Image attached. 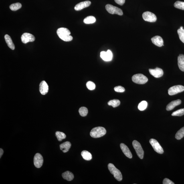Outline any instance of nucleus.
I'll use <instances>...</instances> for the list:
<instances>
[{
  "instance_id": "obj_14",
  "label": "nucleus",
  "mask_w": 184,
  "mask_h": 184,
  "mask_svg": "<svg viewBox=\"0 0 184 184\" xmlns=\"http://www.w3.org/2000/svg\"><path fill=\"white\" fill-rule=\"evenodd\" d=\"M91 4V2L90 1H86L79 3L75 6L74 9L76 11H80L83 9L87 7Z\"/></svg>"
},
{
  "instance_id": "obj_12",
  "label": "nucleus",
  "mask_w": 184,
  "mask_h": 184,
  "mask_svg": "<svg viewBox=\"0 0 184 184\" xmlns=\"http://www.w3.org/2000/svg\"><path fill=\"white\" fill-rule=\"evenodd\" d=\"M150 74L156 78H159L163 76V70L161 68H157L155 69H149Z\"/></svg>"
},
{
  "instance_id": "obj_23",
  "label": "nucleus",
  "mask_w": 184,
  "mask_h": 184,
  "mask_svg": "<svg viewBox=\"0 0 184 184\" xmlns=\"http://www.w3.org/2000/svg\"><path fill=\"white\" fill-rule=\"evenodd\" d=\"M81 155L83 159L87 161H90L92 159V154L90 152L84 150L81 152Z\"/></svg>"
},
{
  "instance_id": "obj_21",
  "label": "nucleus",
  "mask_w": 184,
  "mask_h": 184,
  "mask_svg": "<svg viewBox=\"0 0 184 184\" xmlns=\"http://www.w3.org/2000/svg\"><path fill=\"white\" fill-rule=\"evenodd\" d=\"M5 39L8 46L12 50H14L15 49V45L14 44L10 37L9 35H6L5 36Z\"/></svg>"
},
{
  "instance_id": "obj_17",
  "label": "nucleus",
  "mask_w": 184,
  "mask_h": 184,
  "mask_svg": "<svg viewBox=\"0 0 184 184\" xmlns=\"http://www.w3.org/2000/svg\"><path fill=\"white\" fill-rule=\"evenodd\" d=\"M151 40L152 43L158 47H161L163 45V40L162 37L159 36H156L152 37Z\"/></svg>"
},
{
  "instance_id": "obj_39",
  "label": "nucleus",
  "mask_w": 184,
  "mask_h": 184,
  "mask_svg": "<svg viewBox=\"0 0 184 184\" xmlns=\"http://www.w3.org/2000/svg\"><path fill=\"white\" fill-rule=\"evenodd\" d=\"M181 28V29H183V26H181V28Z\"/></svg>"
},
{
  "instance_id": "obj_2",
  "label": "nucleus",
  "mask_w": 184,
  "mask_h": 184,
  "mask_svg": "<svg viewBox=\"0 0 184 184\" xmlns=\"http://www.w3.org/2000/svg\"><path fill=\"white\" fill-rule=\"evenodd\" d=\"M106 130L104 128L98 126L93 128L90 132L91 137L98 138L104 136L106 133Z\"/></svg>"
},
{
  "instance_id": "obj_31",
  "label": "nucleus",
  "mask_w": 184,
  "mask_h": 184,
  "mask_svg": "<svg viewBox=\"0 0 184 184\" xmlns=\"http://www.w3.org/2000/svg\"><path fill=\"white\" fill-rule=\"evenodd\" d=\"M174 6L177 9L184 10V2L177 1L175 3Z\"/></svg>"
},
{
  "instance_id": "obj_29",
  "label": "nucleus",
  "mask_w": 184,
  "mask_h": 184,
  "mask_svg": "<svg viewBox=\"0 0 184 184\" xmlns=\"http://www.w3.org/2000/svg\"><path fill=\"white\" fill-rule=\"evenodd\" d=\"M147 106V103L146 101H143L140 102L138 106V108L140 111L145 110Z\"/></svg>"
},
{
  "instance_id": "obj_24",
  "label": "nucleus",
  "mask_w": 184,
  "mask_h": 184,
  "mask_svg": "<svg viewBox=\"0 0 184 184\" xmlns=\"http://www.w3.org/2000/svg\"><path fill=\"white\" fill-rule=\"evenodd\" d=\"M96 19L95 17L92 16L87 17L84 20V22L86 24L94 23L95 22Z\"/></svg>"
},
{
  "instance_id": "obj_13",
  "label": "nucleus",
  "mask_w": 184,
  "mask_h": 184,
  "mask_svg": "<svg viewBox=\"0 0 184 184\" xmlns=\"http://www.w3.org/2000/svg\"><path fill=\"white\" fill-rule=\"evenodd\" d=\"M100 57L104 61H110L112 59V53L110 50H108L106 52L102 51L101 52Z\"/></svg>"
},
{
  "instance_id": "obj_37",
  "label": "nucleus",
  "mask_w": 184,
  "mask_h": 184,
  "mask_svg": "<svg viewBox=\"0 0 184 184\" xmlns=\"http://www.w3.org/2000/svg\"><path fill=\"white\" fill-rule=\"evenodd\" d=\"M115 2L118 4L122 6L125 2V0H114Z\"/></svg>"
},
{
  "instance_id": "obj_7",
  "label": "nucleus",
  "mask_w": 184,
  "mask_h": 184,
  "mask_svg": "<svg viewBox=\"0 0 184 184\" xmlns=\"http://www.w3.org/2000/svg\"><path fill=\"white\" fill-rule=\"evenodd\" d=\"M142 17L144 20L150 22H155L157 19L156 15L149 11L144 12L142 14Z\"/></svg>"
},
{
  "instance_id": "obj_10",
  "label": "nucleus",
  "mask_w": 184,
  "mask_h": 184,
  "mask_svg": "<svg viewBox=\"0 0 184 184\" xmlns=\"http://www.w3.org/2000/svg\"><path fill=\"white\" fill-rule=\"evenodd\" d=\"M33 163L35 167L37 168H40L43 165V159L40 153H37L35 155L33 159Z\"/></svg>"
},
{
  "instance_id": "obj_30",
  "label": "nucleus",
  "mask_w": 184,
  "mask_h": 184,
  "mask_svg": "<svg viewBox=\"0 0 184 184\" xmlns=\"http://www.w3.org/2000/svg\"><path fill=\"white\" fill-rule=\"evenodd\" d=\"M79 112L80 115L82 117L86 116L88 114L87 108L85 107H81L79 110Z\"/></svg>"
},
{
  "instance_id": "obj_38",
  "label": "nucleus",
  "mask_w": 184,
  "mask_h": 184,
  "mask_svg": "<svg viewBox=\"0 0 184 184\" xmlns=\"http://www.w3.org/2000/svg\"><path fill=\"white\" fill-rule=\"evenodd\" d=\"M3 151L2 149L1 148L0 149V158H1L2 156L3 155Z\"/></svg>"
},
{
  "instance_id": "obj_4",
  "label": "nucleus",
  "mask_w": 184,
  "mask_h": 184,
  "mask_svg": "<svg viewBox=\"0 0 184 184\" xmlns=\"http://www.w3.org/2000/svg\"><path fill=\"white\" fill-rule=\"evenodd\" d=\"M132 80L133 82L136 84H143L147 82L148 79L147 77L143 74H137L133 76Z\"/></svg>"
},
{
  "instance_id": "obj_25",
  "label": "nucleus",
  "mask_w": 184,
  "mask_h": 184,
  "mask_svg": "<svg viewBox=\"0 0 184 184\" xmlns=\"http://www.w3.org/2000/svg\"><path fill=\"white\" fill-rule=\"evenodd\" d=\"M184 136V126L178 131L175 135L176 139L180 140Z\"/></svg>"
},
{
  "instance_id": "obj_18",
  "label": "nucleus",
  "mask_w": 184,
  "mask_h": 184,
  "mask_svg": "<svg viewBox=\"0 0 184 184\" xmlns=\"http://www.w3.org/2000/svg\"><path fill=\"white\" fill-rule=\"evenodd\" d=\"M181 100L179 99L172 101L167 105V108H166V110L168 111L173 110L176 106L181 104Z\"/></svg>"
},
{
  "instance_id": "obj_33",
  "label": "nucleus",
  "mask_w": 184,
  "mask_h": 184,
  "mask_svg": "<svg viewBox=\"0 0 184 184\" xmlns=\"http://www.w3.org/2000/svg\"><path fill=\"white\" fill-rule=\"evenodd\" d=\"M177 33L180 39L182 42L184 43V29L180 28L178 30Z\"/></svg>"
},
{
  "instance_id": "obj_3",
  "label": "nucleus",
  "mask_w": 184,
  "mask_h": 184,
  "mask_svg": "<svg viewBox=\"0 0 184 184\" xmlns=\"http://www.w3.org/2000/svg\"><path fill=\"white\" fill-rule=\"evenodd\" d=\"M109 170L111 174L113 175L114 177L118 181H121L122 179V174L119 170L115 167L113 164L109 163L108 165Z\"/></svg>"
},
{
  "instance_id": "obj_26",
  "label": "nucleus",
  "mask_w": 184,
  "mask_h": 184,
  "mask_svg": "<svg viewBox=\"0 0 184 184\" xmlns=\"http://www.w3.org/2000/svg\"><path fill=\"white\" fill-rule=\"evenodd\" d=\"M57 139L59 141H61L63 139H65L66 137V135L64 133L59 131H57L55 133Z\"/></svg>"
},
{
  "instance_id": "obj_1",
  "label": "nucleus",
  "mask_w": 184,
  "mask_h": 184,
  "mask_svg": "<svg viewBox=\"0 0 184 184\" xmlns=\"http://www.w3.org/2000/svg\"><path fill=\"white\" fill-rule=\"evenodd\" d=\"M57 33L59 38L66 42H69L73 40V37L70 35V31L68 29L60 28L57 29Z\"/></svg>"
},
{
  "instance_id": "obj_5",
  "label": "nucleus",
  "mask_w": 184,
  "mask_h": 184,
  "mask_svg": "<svg viewBox=\"0 0 184 184\" xmlns=\"http://www.w3.org/2000/svg\"><path fill=\"white\" fill-rule=\"evenodd\" d=\"M132 145L138 157L140 159H143L144 151L140 142L137 141V140H134L132 142Z\"/></svg>"
},
{
  "instance_id": "obj_6",
  "label": "nucleus",
  "mask_w": 184,
  "mask_h": 184,
  "mask_svg": "<svg viewBox=\"0 0 184 184\" xmlns=\"http://www.w3.org/2000/svg\"><path fill=\"white\" fill-rule=\"evenodd\" d=\"M106 10L111 14H117L119 15H122L123 14L122 9L114 6L107 4L106 6Z\"/></svg>"
},
{
  "instance_id": "obj_32",
  "label": "nucleus",
  "mask_w": 184,
  "mask_h": 184,
  "mask_svg": "<svg viewBox=\"0 0 184 184\" xmlns=\"http://www.w3.org/2000/svg\"><path fill=\"white\" fill-rule=\"evenodd\" d=\"M184 115V108L181 109L174 112L172 114V116H181Z\"/></svg>"
},
{
  "instance_id": "obj_19",
  "label": "nucleus",
  "mask_w": 184,
  "mask_h": 184,
  "mask_svg": "<svg viewBox=\"0 0 184 184\" xmlns=\"http://www.w3.org/2000/svg\"><path fill=\"white\" fill-rule=\"evenodd\" d=\"M71 146V144L70 142L68 141L65 142L60 145V149L62 150L64 153H66L69 151Z\"/></svg>"
},
{
  "instance_id": "obj_11",
  "label": "nucleus",
  "mask_w": 184,
  "mask_h": 184,
  "mask_svg": "<svg viewBox=\"0 0 184 184\" xmlns=\"http://www.w3.org/2000/svg\"><path fill=\"white\" fill-rule=\"evenodd\" d=\"M21 40L22 42L26 44L29 42H33L35 41V37L32 34L28 33H25L22 35Z\"/></svg>"
},
{
  "instance_id": "obj_34",
  "label": "nucleus",
  "mask_w": 184,
  "mask_h": 184,
  "mask_svg": "<svg viewBox=\"0 0 184 184\" xmlns=\"http://www.w3.org/2000/svg\"><path fill=\"white\" fill-rule=\"evenodd\" d=\"M86 85L88 90H94L96 88L95 84L92 81H88Z\"/></svg>"
},
{
  "instance_id": "obj_8",
  "label": "nucleus",
  "mask_w": 184,
  "mask_h": 184,
  "mask_svg": "<svg viewBox=\"0 0 184 184\" xmlns=\"http://www.w3.org/2000/svg\"><path fill=\"white\" fill-rule=\"evenodd\" d=\"M184 87L181 85H178L171 87L168 90V94L170 96H173L183 92Z\"/></svg>"
},
{
  "instance_id": "obj_27",
  "label": "nucleus",
  "mask_w": 184,
  "mask_h": 184,
  "mask_svg": "<svg viewBox=\"0 0 184 184\" xmlns=\"http://www.w3.org/2000/svg\"><path fill=\"white\" fill-rule=\"evenodd\" d=\"M120 101L118 99H114L111 100L108 102L109 106H112L113 108H116L120 105Z\"/></svg>"
},
{
  "instance_id": "obj_9",
  "label": "nucleus",
  "mask_w": 184,
  "mask_h": 184,
  "mask_svg": "<svg viewBox=\"0 0 184 184\" xmlns=\"http://www.w3.org/2000/svg\"><path fill=\"white\" fill-rule=\"evenodd\" d=\"M149 142L155 151L159 154H162L163 153L164 150L163 148L157 140L152 138L150 140Z\"/></svg>"
},
{
  "instance_id": "obj_35",
  "label": "nucleus",
  "mask_w": 184,
  "mask_h": 184,
  "mask_svg": "<svg viewBox=\"0 0 184 184\" xmlns=\"http://www.w3.org/2000/svg\"><path fill=\"white\" fill-rule=\"evenodd\" d=\"M114 90L115 92H123L125 91V89L122 86H116Z\"/></svg>"
},
{
  "instance_id": "obj_15",
  "label": "nucleus",
  "mask_w": 184,
  "mask_h": 184,
  "mask_svg": "<svg viewBox=\"0 0 184 184\" xmlns=\"http://www.w3.org/2000/svg\"><path fill=\"white\" fill-rule=\"evenodd\" d=\"M39 91L41 94L42 95L46 94L48 92L49 86L45 81H42L40 84Z\"/></svg>"
},
{
  "instance_id": "obj_16",
  "label": "nucleus",
  "mask_w": 184,
  "mask_h": 184,
  "mask_svg": "<svg viewBox=\"0 0 184 184\" xmlns=\"http://www.w3.org/2000/svg\"><path fill=\"white\" fill-rule=\"evenodd\" d=\"M120 147L124 155L128 158L131 159L132 158V154L127 146L124 144L121 143L120 144Z\"/></svg>"
},
{
  "instance_id": "obj_36",
  "label": "nucleus",
  "mask_w": 184,
  "mask_h": 184,
  "mask_svg": "<svg viewBox=\"0 0 184 184\" xmlns=\"http://www.w3.org/2000/svg\"><path fill=\"white\" fill-rule=\"evenodd\" d=\"M163 183V184H174V183L173 181H172L171 180L167 178H165L164 179Z\"/></svg>"
},
{
  "instance_id": "obj_28",
  "label": "nucleus",
  "mask_w": 184,
  "mask_h": 184,
  "mask_svg": "<svg viewBox=\"0 0 184 184\" xmlns=\"http://www.w3.org/2000/svg\"><path fill=\"white\" fill-rule=\"evenodd\" d=\"M22 6L21 3H17L11 4L10 6V8L11 10L16 11L21 8Z\"/></svg>"
},
{
  "instance_id": "obj_22",
  "label": "nucleus",
  "mask_w": 184,
  "mask_h": 184,
  "mask_svg": "<svg viewBox=\"0 0 184 184\" xmlns=\"http://www.w3.org/2000/svg\"><path fill=\"white\" fill-rule=\"evenodd\" d=\"M63 178L68 181H72L74 179V176L73 174L70 172L66 171L62 174Z\"/></svg>"
},
{
  "instance_id": "obj_20",
  "label": "nucleus",
  "mask_w": 184,
  "mask_h": 184,
  "mask_svg": "<svg viewBox=\"0 0 184 184\" xmlns=\"http://www.w3.org/2000/svg\"><path fill=\"white\" fill-rule=\"evenodd\" d=\"M178 64L179 68L181 71L184 72V55L180 54L178 58Z\"/></svg>"
}]
</instances>
